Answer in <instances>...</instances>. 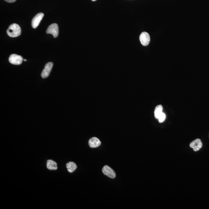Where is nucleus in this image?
<instances>
[{
    "mask_svg": "<svg viewBox=\"0 0 209 209\" xmlns=\"http://www.w3.org/2000/svg\"><path fill=\"white\" fill-rule=\"evenodd\" d=\"M166 114L163 112L162 113L161 115L159 116V117L158 118V120L159 122L160 123H162L163 122H164L165 119H166Z\"/></svg>",
    "mask_w": 209,
    "mask_h": 209,
    "instance_id": "obj_13",
    "label": "nucleus"
},
{
    "mask_svg": "<svg viewBox=\"0 0 209 209\" xmlns=\"http://www.w3.org/2000/svg\"><path fill=\"white\" fill-rule=\"evenodd\" d=\"M4 1H6V2L9 3H12L15 2L17 1V0H4Z\"/></svg>",
    "mask_w": 209,
    "mask_h": 209,
    "instance_id": "obj_14",
    "label": "nucleus"
},
{
    "mask_svg": "<svg viewBox=\"0 0 209 209\" xmlns=\"http://www.w3.org/2000/svg\"><path fill=\"white\" fill-rule=\"evenodd\" d=\"M202 144L200 139H197L191 142L190 147L195 152L198 151L202 148Z\"/></svg>",
    "mask_w": 209,
    "mask_h": 209,
    "instance_id": "obj_8",
    "label": "nucleus"
},
{
    "mask_svg": "<svg viewBox=\"0 0 209 209\" xmlns=\"http://www.w3.org/2000/svg\"><path fill=\"white\" fill-rule=\"evenodd\" d=\"M47 167L50 170H56L57 169V163L52 160H49L47 161Z\"/></svg>",
    "mask_w": 209,
    "mask_h": 209,
    "instance_id": "obj_10",
    "label": "nucleus"
},
{
    "mask_svg": "<svg viewBox=\"0 0 209 209\" xmlns=\"http://www.w3.org/2000/svg\"><path fill=\"white\" fill-rule=\"evenodd\" d=\"M163 107L162 105H158L155 108L154 111L155 117L158 119L159 116L163 113Z\"/></svg>",
    "mask_w": 209,
    "mask_h": 209,
    "instance_id": "obj_11",
    "label": "nucleus"
},
{
    "mask_svg": "<svg viewBox=\"0 0 209 209\" xmlns=\"http://www.w3.org/2000/svg\"><path fill=\"white\" fill-rule=\"evenodd\" d=\"M47 34H51L56 38L59 35V27L57 24L53 23L50 25L46 31Z\"/></svg>",
    "mask_w": 209,
    "mask_h": 209,
    "instance_id": "obj_2",
    "label": "nucleus"
},
{
    "mask_svg": "<svg viewBox=\"0 0 209 209\" xmlns=\"http://www.w3.org/2000/svg\"><path fill=\"white\" fill-rule=\"evenodd\" d=\"M9 61L11 64L19 65L22 64L23 58L22 56L16 54H12L10 56Z\"/></svg>",
    "mask_w": 209,
    "mask_h": 209,
    "instance_id": "obj_3",
    "label": "nucleus"
},
{
    "mask_svg": "<svg viewBox=\"0 0 209 209\" xmlns=\"http://www.w3.org/2000/svg\"><path fill=\"white\" fill-rule=\"evenodd\" d=\"M92 1H96L97 0H92Z\"/></svg>",
    "mask_w": 209,
    "mask_h": 209,
    "instance_id": "obj_16",
    "label": "nucleus"
},
{
    "mask_svg": "<svg viewBox=\"0 0 209 209\" xmlns=\"http://www.w3.org/2000/svg\"><path fill=\"white\" fill-rule=\"evenodd\" d=\"M7 33L10 37L12 38L18 37L21 33L20 27L17 24H12L9 26L7 30Z\"/></svg>",
    "mask_w": 209,
    "mask_h": 209,
    "instance_id": "obj_1",
    "label": "nucleus"
},
{
    "mask_svg": "<svg viewBox=\"0 0 209 209\" xmlns=\"http://www.w3.org/2000/svg\"><path fill=\"white\" fill-rule=\"evenodd\" d=\"M53 66V63L52 62H48L45 65L44 69H43L41 73V77L43 78H46L49 76Z\"/></svg>",
    "mask_w": 209,
    "mask_h": 209,
    "instance_id": "obj_5",
    "label": "nucleus"
},
{
    "mask_svg": "<svg viewBox=\"0 0 209 209\" xmlns=\"http://www.w3.org/2000/svg\"><path fill=\"white\" fill-rule=\"evenodd\" d=\"M101 142L99 139L96 137H93L89 141V145L91 148H95L101 145Z\"/></svg>",
    "mask_w": 209,
    "mask_h": 209,
    "instance_id": "obj_9",
    "label": "nucleus"
},
{
    "mask_svg": "<svg viewBox=\"0 0 209 209\" xmlns=\"http://www.w3.org/2000/svg\"><path fill=\"white\" fill-rule=\"evenodd\" d=\"M141 44L144 46L148 45L150 41V35L146 32H142L139 37Z\"/></svg>",
    "mask_w": 209,
    "mask_h": 209,
    "instance_id": "obj_4",
    "label": "nucleus"
},
{
    "mask_svg": "<svg viewBox=\"0 0 209 209\" xmlns=\"http://www.w3.org/2000/svg\"><path fill=\"white\" fill-rule=\"evenodd\" d=\"M103 174L111 179H114L116 177V173L110 167L105 166L102 169Z\"/></svg>",
    "mask_w": 209,
    "mask_h": 209,
    "instance_id": "obj_7",
    "label": "nucleus"
},
{
    "mask_svg": "<svg viewBox=\"0 0 209 209\" xmlns=\"http://www.w3.org/2000/svg\"><path fill=\"white\" fill-rule=\"evenodd\" d=\"M66 167L69 172L72 173L77 169V166L73 162H70L67 163Z\"/></svg>",
    "mask_w": 209,
    "mask_h": 209,
    "instance_id": "obj_12",
    "label": "nucleus"
},
{
    "mask_svg": "<svg viewBox=\"0 0 209 209\" xmlns=\"http://www.w3.org/2000/svg\"><path fill=\"white\" fill-rule=\"evenodd\" d=\"M43 17L44 14L43 13H39L33 17L32 22V27L33 28H36L38 26Z\"/></svg>",
    "mask_w": 209,
    "mask_h": 209,
    "instance_id": "obj_6",
    "label": "nucleus"
},
{
    "mask_svg": "<svg viewBox=\"0 0 209 209\" xmlns=\"http://www.w3.org/2000/svg\"><path fill=\"white\" fill-rule=\"evenodd\" d=\"M23 61H25V62L27 61V60L26 59H24V60H23Z\"/></svg>",
    "mask_w": 209,
    "mask_h": 209,
    "instance_id": "obj_15",
    "label": "nucleus"
}]
</instances>
